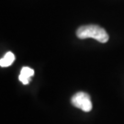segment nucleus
<instances>
[{
  "label": "nucleus",
  "instance_id": "3",
  "mask_svg": "<svg viewBox=\"0 0 124 124\" xmlns=\"http://www.w3.org/2000/svg\"><path fill=\"white\" fill-rule=\"evenodd\" d=\"M34 75V70L31 68V67L24 66L22 67L19 76H18V80L22 83L23 85H29L31 82V77Z\"/></svg>",
  "mask_w": 124,
  "mask_h": 124
},
{
  "label": "nucleus",
  "instance_id": "1",
  "mask_svg": "<svg viewBox=\"0 0 124 124\" xmlns=\"http://www.w3.org/2000/svg\"><path fill=\"white\" fill-rule=\"evenodd\" d=\"M76 36L82 40L92 38L101 43H106L108 40V34L107 33V31L98 25L81 26L76 31Z\"/></svg>",
  "mask_w": 124,
  "mask_h": 124
},
{
  "label": "nucleus",
  "instance_id": "4",
  "mask_svg": "<svg viewBox=\"0 0 124 124\" xmlns=\"http://www.w3.org/2000/svg\"><path fill=\"white\" fill-rule=\"evenodd\" d=\"M15 61V55L11 52H8L4 55V57L1 58L0 60V65L2 67H8L11 65Z\"/></svg>",
  "mask_w": 124,
  "mask_h": 124
},
{
  "label": "nucleus",
  "instance_id": "2",
  "mask_svg": "<svg viewBox=\"0 0 124 124\" xmlns=\"http://www.w3.org/2000/svg\"><path fill=\"white\" fill-rule=\"evenodd\" d=\"M73 106L78 108L85 112H89L92 109V101L87 93L85 92H78L73 96L71 99Z\"/></svg>",
  "mask_w": 124,
  "mask_h": 124
}]
</instances>
